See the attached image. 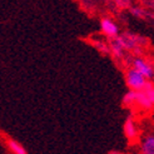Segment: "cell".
<instances>
[{
  "instance_id": "7",
  "label": "cell",
  "mask_w": 154,
  "mask_h": 154,
  "mask_svg": "<svg viewBox=\"0 0 154 154\" xmlns=\"http://www.w3.org/2000/svg\"><path fill=\"white\" fill-rule=\"evenodd\" d=\"M109 51L112 53V55L115 58V59H123L125 55V50L123 49V47L120 45V43L118 42L117 38H112L110 39V43H109Z\"/></svg>"
},
{
  "instance_id": "14",
  "label": "cell",
  "mask_w": 154,
  "mask_h": 154,
  "mask_svg": "<svg viewBox=\"0 0 154 154\" xmlns=\"http://www.w3.org/2000/svg\"><path fill=\"white\" fill-rule=\"evenodd\" d=\"M109 153H113V154H119L122 152H118V150H113V152H109Z\"/></svg>"
},
{
  "instance_id": "4",
  "label": "cell",
  "mask_w": 154,
  "mask_h": 154,
  "mask_svg": "<svg viewBox=\"0 0 154 154\" xmlns=\"http://www.w3.org/2000/svg\"><path fill=\"white\" fill-rule=\"evenodd\" d=\"M132 64H133V68L135 69V70H138L142 75H144L147 80H152L153 79V76H154L153 65L149 64L145 59H143L142 57H137V58L133 59Z\"/></svg>"
},
{
  "instance_id": "8",
  "label": "cell",
  "mask_w": 154,
  "mask_h": 154,
  "mask_svg": "<svg viewBox=\"0 0 154 154\" xmlns=\"http://www.w3.org/2000/svg\"><path fill=\"white\" fill-rule=\"evenodd\" d=\"M129 13L132 14V17L140 19V20H153V13L145 10L142 6H132L129 9Z\"/></svg>"
},
{
  "instance_id": "6",
  "label": "cell",
  "mask_w": 154,
  "mask_h": 154,
  "mask_svg": "<svg viewBox=\"0 0 154 154\" xmlns=\"http://www.w3.org/2000/svg\"><path fill=\"white\" fill-rule=\"evenodd\" d=\"M123 130H124V134H125V137L128 138L129 140H133V139H135V138H137V135H138V128L135 125L134 118L132 117V115H129V117L125 119Z\"/></svg>"
},
{
  "instance_id": "5",
  "label": "cell",
  "mask_w": 154,
  "mask_h": 154,
  "mask_svg": "<svg viewBox=\"0 0 154 154\" xmlns=\"http://www.w3.org/2000/svg\"><path fill=\"white\" fill-rule=\"evenodd\" d=\"M100 30L105 36L109 38V39L118 36L120 34L119 26L115 24V21L110 18H103L100 20Z\"/></svg>"
},
{
  "instance_id": "13",
  "label": "cell",
  "mask_w": 154,
  "mask_h": 154,
  "mask_svg": "<svg viewBox=\"0 0 154 154\" xmlns=\"http://www.w3.org/2000/svg\"><path fill=\"white\" fill-rule=\"evenodd\" d=\"M114 3L119 8H128L130 4V0H114Z\"/></svg>"
},
{
  "instance_id": "2",
  "label": "cell",
  "mask_w": 154,
  "mask_h": 154,
  "mask_svg": "<svg viewBox=\"0 0 154 154\" xmlns=\"http://www.w3.org/2000/svg\"><path fill=\"white\" fill-rule=\"evenodd\" d=\"M135 105L142 108L143 110L153 109V106H154V87L150 80L145 83V85L140 90H137Z\"/></svg>"
},
{
  "instance_id": "9",
  "label": "cell",
  "mask_w": 154,
  "mask_h": 154,
  "mask_svg": "<svg viewBox=\"0 0 154 154\" xmlns=\"http://www.w3.org/2000/svg\"><path fill=\"white\" fill-rule=\"evenodd\" d=\"M140 152L143 154H154V135L147 134L140 140Z\"/></svg>"
},
{
  "instance_id": "11",
  "label": "cell",
  "mask_w": 154,
  "mask_h": 154,
  "mask_svg": "<svg viewBox=\"0 0 154 154\" xmlns=\"http://www.w3.org/2000/svg\"><path fill=\"white\" fill-rule=\"evenodd\" d=\"M135 98H137V91L129 89L128 93H125L124 97H123L122 103H123V105L127 106V108H132V106L135 105Z\"/></svg>"
},
{
  "instance_id": "10",
  "label": "cell",
  "mask_w": 154,
  "mask_h": 154,
  "mask_svg": "<svg viewBox=\"0 0 154 154\" xmlns=\"http://www.w3.org/2000/svg\"><path fill=\"white\" fill-rule=\"evenodd\" d=\"M6 144H8V148H9V150L11 153H15V154H26L28 153V150L23 147L19 142L14 140V139H9L6 142Z\"/></svg>"
},
{
  "instance_id": "3",
  "label": "cell",
  "mask_w": 154,
  "mask_h": 154,
  "mask_svg": "<svg viewBox=\"0 0 154 154\" xmlns=\"http://www.w3.org/2000/svg\"><path fill=\"white\" fill-rule=\"evenodd\" d=\"M147 82L148 80L145 79V76L142 75L138 70H135L134 68H130L125 74V83L130 90H140Z\"/></svg>"
},
{
  "instance_id": "12",
  "label": "cell",
  "mask_w": 154,
  "mask_h": 154,
  "mask_svg": "<svg viewBox=\"0 0 154 154\" xmlns=\"http://www.w3.org/2000/svg\"><path fill=\"white\" fill-rule=\"evenodd\" d=\"M93 44H94V47L100 51L102 54H109L110 51H109V45L108 44H105L104 42H100V40H94L93 42Z\"/></svg>"
},
{
  "instance_id": "1",
  "label": "cell",
  "mask_w": 154,
  "mask_h": 154,
  "mask_svg": "<svg viewBox=\"0 0 154 154\" xmlns=\"http://www.w3.org/2000/svg\"><path fill=\"white\" fill-rule=\"evenodd\" d=\"M118 39V42L120 43V45L123 47L125 51H133L135 54H140L142 48L144 45L148 44V39L144 38L139 34H134V33H129L125 32L122 35L119 34L118 36H115Z\"/></svg>"
}]
</instances>
